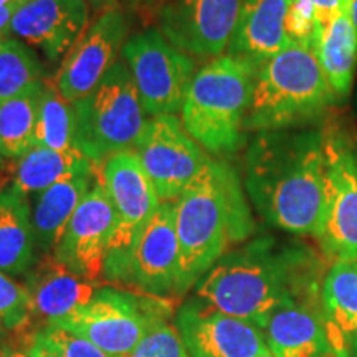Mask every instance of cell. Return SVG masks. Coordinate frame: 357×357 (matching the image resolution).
I'll return each mask as SVG.
<instances>
[{
  "mask_svg": "<svg viewBox=\"0 0 357 357\" xmlns=\"http://www.w3.org/2000/svg\"><path fill=\"white\" fill-rule=\"evenodd\" d=\"M245 189L270 225L318 238L324 217L323 129L258 132L245 155Z\"/></svg>",
  "mask_w": 357,
  "mask_h": 357,
  "instance_id": "cell-1",
  "label": "cell"
},
{
  "mask_svg": "<svg viewBox=\"0 0 357 357\" xmlns=\"http://www.w3.org/2000/svg\"><path fill=\"white\" fill-rule=\"evenodd\" d=\"M323 278L318 258L306 248L258 238L223 255L195 284V294L213 310L261 329L289 301H319Z\"/></svg>",
  "mask_w": 357,
  "mask_h": 357,
  "instance_id": "cell-2",
  "label": "cell"
},
{
  "mask_svg": "<svg viewBox=\"0 0 357 357\" xmlns=\"http://www.w3.org/2000/svg\"><path fill=\"white\" fill-rule=\"evenodd\" d=\"M176 231L177 294H182L227 255L230 245L252 235V213L234 167L208 158L199 176L176 200Z\"/></svg>",
  "mask_w": 357,
  "mask_h": 357,
  "instance_id": "cell-3",
  "label": "cell"
},
{
  "mask_svg": "<svg viewBox=\"0 0 357 357\" xmlns=\"http://www.w3.org/2000/svg\"><path fill=\"white\" fill-rule=\"evenodd\" d=\"M339 101L321 68L318 53L289 42L258 66L247 131H287L314 124Z\"/></svg>",
  "mask_w": 357,
  "mask_h": 357,
  "instance_id": "cell-4",
  "label": "cell"
},
{
  "mask_svg": "<svg viewBox=\"0 0 357 357\" xmlns=\"http://www.w3.org/2000/svg\"><path fill=\"white\" fill-rule=\"evenodd\" d=\"M257 70L252 61L227 53L195 73L182 105V124L208 153L231 154L242 147Z\"/></svg>",
  "mask_w": 357,
  "mask_h": 357,
  "instance_id": "cell-5",
  "label": "cell"
},
{
  "mask_svg": "<svg viewBox=\"0 0 357 357\" xmlns=\"http://www.w3.org/2000/svg\"><path fill=\"white\" fill-rule=\"evenodd\" d=\"M75 147L93 164L132 149L146 111L129 68L116 61L96 88L73 102Z\"/></svg>",
  "mask_w": 357,
  "mask_h": 357,
  "instance_id": "cell-6",
  "label": "cell"
},
{
  "mask_svg": "<svg viewBox=\"0 0 357 357\" xmlns=\"http://www.w3.org/2000/svg\"><path fill=\"white\" fill-rule=\"evenodd\" d=\"M166 319H171V305L164 298L100 288L88 305L55 323L111 357H128L155 324Z\"/></svg>",
  "mask_w": 357,
  "mask_h": 357,
  "instance_id": "cell-7",
  "label": "cell"
},
{
  "mask_svg": "<svg viewBox=\"0 0 357 357\" xmlns=\"http://www.w3.org/2000/svg\"><path fill=\"white\" fill-rule=\"evenodd\" d=\"M324 134V217L318 236L333 261H357V151L337 128Z\"/></svg>",
  "mask_w": 357,
  "mask_h": 357,
  "instance_id": "cell-8",
  "label": "cell"
},
{
  "mask_svg": "<svg viewBox=\"0 0 357 357\" xmlns=\"http://www.w3.org/2000/svg\"><path fill=\"white\" fill-rule=\"evenodd\" d=\"M123 56L147 114L154 118L182 109L195 77L192 56L174 47L158 29L129 38L123 47Z\"/></svg>",
  "mask_w": 357,
  "mask_h": 357,
  "instance_id": "cell-9",
  "label": "cell"
},
{
  "mask_svg": "<svg viewBox=\"0 0 357 357\" xmlns=\"http://www.w3.org/2000/svg\"><path fill=\"white\" fill-rule=\"evenodd\" d=\"M101 182L116 217L105 266V278L111 281L126 260L134 240L159 208L160 199L154 182L132 149L105 160Z\"/></svg>",
  "mask_w": 357,
  "mask_h": 357,
  "instance_id": "cell-10",
  "label": "cell"
},
{
  "mask_svg": "<svg viewBox=\"0 0 357 357\" xmlns=\"http://www.w3.org/2000/svg\"><path fill=\"white\" fill-rule=\"evenodd\" d=\"M132 151L154 182L160 202H176L208 160L174 114L146 121Z\"/></svg>",
  "mask_w": 357,
  "mask_h": 357,
  "instance_id": "cell-11",
  "label": "cell"
},
{
  "mask_svg": "<svg viewBox=\"0 0 357 357\" xmlns=\"http://www.w3.org/2000/svg\"><path fill=\"white\" fill-rule=\"evenodd\" d=\"M243 0H160L159 30L189 56H220L229 48Z\"/></svg>",
  "mask_w": 357,
  "mask_h": 357,
  "instance_id": "cell-12",
  "label": "cell"
},
{
  "mask_svg": "<svg viewBox=\"0 0 357 357\" xmlns=\"http://www.w3.org/2000/svg\"><path fill=\"white\" fill-rule=\"evenodd\" d=\"M111 281H121L149 296L164 298L171 293L177 294L176 202H160Z\"/></svg>",
  "mask_w": 357,
  "mask_h": 357,
  "instance_id": "cell-13",
  "label": "cell"
},
{
  "mask_svg": "<svg viewBox=\"0 0 357 357\" xmlns=\"http://www.w3.org/2000/svg\"><path fill=\"white\" fill-rule=\"evenodd\" d=\"M126 35L128 20L124 12L114 6L106 7L66 53L53 83L61 96L75 102L91 93L116 65V56L119 48L124 47Z\"/></svg>",
  "mask_w": 357,
  "mask_h": 357,
  "instance_id": "cell-14",
  "label": "cell"
},
{
  "mask_svg": "<svg viewBox=\"0 0 357 357\" xmlns=\"http://www.w3.org/2000/svg\"><path fill=\"white\" fill-rule=\"evenodd\" d=\"M114 225V208L101 177H96L70 218L53 257L83 278L101 284Z\"/></svg>",
  "mask_w": 357,
  "mask_h": 357,
  "instance_id": "cell-15",
  "label": "cell"
},
{
  "mask_svg": "<svg viewBox=\"0 0 357 357\" xmlns=\"http://www.w3.org/2000/svg\"><path fill=\"white\" fill-rule=\"evenodd\" d=\"M176 328L189 357H255L270 352L258 326L223 314L199 298L178 310Z\"/></svg>",
  "mask_w": 357,
  "mask_h": 357,
  "instance_id": "cell-16",
  "label": "cell"
},
{
  "mask_svg": "<svg viewBox=\"0 0 357 357\" xmlns=\"http://www.w3.org/2000/svg\"><path fill=\"white\" fill-rule=\"evenodd\" d=\"M83 0H24L12 19L10 33L38 48L48 60L68 53L88 25Z\"/></svg>",
  "mask_w": 357,
  "mask_h": 357,
  "instance_id": "cell-17",
  "label": "cell"
},
{
  "mask_svg": "<svg viewBox=\"0 0 357 357\" xmlns=\"http://www.w3.org/2000/svg\"><path fill=\"white\" fill-rule=\"evenodd\" d=\"M25 287L32 296L33 318L38 331L88 305L101 284L75 273L53 255H43L26 273Z\"/></svg>",
  "mask_w": 357,
  "mask_h": 357,
  "instance_id": "cell-18",
  "label": "cell"
},
{
  "mask_svg": "<svg viewBox=\"0 0 357 357\" xmlns=\"http://www.w3.org/2000/svg\"><path fill=\"white\" fill-rule=\"evenodd\" d=\"M266 346L275 357H328L319 301H289L261 326Z\"/></svg>",
  "mask_w": 357,
  "mask_h": 357,
  "instance_id": "cell-19",
  "label": "cell"
},
{
  "mask_svg": "<svg viewBox=\"0 0 357 357\" xmlns=\"http://www.w3.org/2000/svg\"><path fill=\"white\" fill-rule=\"evenodd\" d=\"M289 0H243L229 55L260 66L289 43L284 29Z\"/></svg>",
  "mask_w": 357,
  "mask_h": 357,
  "instance_id": "cell-20",
  "label": "cell"
},
{
  "mask_svg": "<svg viewBox=\"0 0 357 357\" xmlns=\"http://www.w3.org/2000/svg\"><path fill=\"white\" fill-rule=\"evenodd\" d=\"M95 166L71 174L38 194L32 212V225L35 247L43 255H53L70 218L91 190L96 181Z\"/></svg>",
  "mask_w": 357,
  "mask_h": 357,
  "instance_id": "cell-21",
  "label": "cell"
},
{
  "mask_svg": "<svg viewBox=\"0 0 357 357\" xmlns=\"http://www.w3.org/2000/svg\"><path fill=\"white\" fill-rule=\"evenodd\" d=\"M35 250L29 195L13 184L0 187V271L10 276L29 273Z\"/></svg>",
  "mask_w": 357,
  "mask_h": 357,
  "instance_id": "cell-22",
  "label": "cell"
},
{
  "mask_svg": "<svg viewBox=\"0 0 357 357\" xmlns=\"http://www.w3.org/2000/svg\"><path fill=\"white\" fill-rule=\"evenodd\" d=\"M319 303L324 324L357 357V261H333L324 273Z\"/></svg>",
  "mask_w": 357,
  "mask_h": 357,
  "instance_id": "cell-23",
  "label": "cell"
},
{
  "mask_svg": "<svg viewBox=\"0 0 357 357\" xmlns=\"http://www.w3.org/2000/svg\"><path fill=\"white\" fill-rule=\"evenodd\" d=\"M318 58L333 93L337 100H346L352 91L357 66V32L347 3L321 32Z\"/></svg>",
  "mask_w": 357,
  "mask_h": 357,
  "instance_id": "cell-24",
  "label": "cell"
},
{
  "mask_svg": "<svg viewBox=\"0 0 357 357\" xmlns=\"http://www.w3.org/2000/svg\"><path fill=\"white\" fill-rule=\"evenodd\" d=\"M95 166L75 147L71 151H53L33 146L29 153L15 160L12 184L25 195L40 194L61 178L83 169Z\"/></svg>",
  "mask_w": 357,
  "mask_h": 357,
  "instance_id": "cell-25",
  "label": "cell"
},
{
  "mask_svg": "<svg viewBox=\"0 0 357 357\" xmlns=\"http://www.w3.org/2000/svg\"><path fill=\"white\" fill-rule=\"evenodd\" d=\"M45 82L0 102V164L17 160L35 146L40 100Z\"/></svg>",
  "mask_w": 357,
  "mask_h": 357,
  "instance_id": "cell-26",
  "label": "cell"
},
{
  "mask_svg": "<svg viewBox=\"0 0 357 357\" xmlns=\"http://www.w3.org/2000/svg\"><path fill=\"white\" fill-rule=\"evenodd\" d=\"M35 146L60 153L75 149L73 102L65 100L55 84L45 83L35 129Z\"/></svg>",
  "mask_w": 357,
  "mask_h": 357,
  "instance_id": "cell-27",
  "label": "cell"
},
{
  "mask_svg": "<svg viewBox=\"0 0 357 357\" xmlns=\"http://www.w3.org/2000/svg\"><path fill=\"white\" fill-rule=\"evenodd\" d=\"M33 52L17 38H0V102L22 95L42 82Z\"/></svg>",
  "mask_w": 357,
  "mask_h": 357,
  "instance_id": "cell-28",
  "label": "cell"
},
{
  "mask_svg": "<svg viewBox=\"0 0 357 357\" xmlns=\"http://www.w3.org/2000/svg\"><path fill=\"white\" fill-rule=\"evenodd\" d=\"M0 324L6 333H17L19 336L35 326L33 305L29 288L2 271H0Z\"/></svg>",
  "mask_w": 357,
  "mask_h": 357,
  "instance_id": "cell-29",
  "label": "cell"
},
{
  "mask_svg": "<svg viewBox=\"0 0 357 357\" xmlns=\"http://www.w3.org/2000/svg\"><path fill=\"white\" fill-rule=\"evenodd\" d=\"M284 29L289 42L303 45L318 53L323 26L310 0H289Z\"/></svg>",
  "mask_w": 357,
  "mask_h": 357,
  "instance_id": "cell-30",
  "label": "cell"
},
{
  "mask_svg": "<svg viewBox=\"0 0 357 357\" xmlns=\"http://www.w3.org/2000/svg\"><path fill=\"white\" fill-rule=\"evenodd\" d=\"M128 357H189L176 324L160 321Z\"/></svg>",
  "mask_w": 357,
  "mask_h": 357,
  "instance_id": "cell-31",
  "label": "cell"
},
{
  "mask_svg": "<svg viewBox=\"0 0 357 357\" xmlns=\"http://www.w3.org/2000/svg\"><path fill=\"white\" fill-rule=\"evenodd\" d=\"M38 331L55 346L61 357H111L93 342H89L88 339L78 336L77 333L70 331L65 326L52 323Z\"/></svg>",
  "mask_w": 357,
  "mask_h": 357,
  "instance_id": "cell-32",
  "label": "cell"
},
{
  "mask_svg": "<svg viewBox=\"0 0 357 357\" xmlns=\"http://www.w3.org/2000/svg\"><path fill=\"white\" fill-rule=\"evenodd\" d=\"M26 349H29L30 357H61L60 352L55 349V346L40 331L29 334Z\"/></svg>",
  "mask_w": 357,
  "mask_h": 357,
  "instance_id": "cell-33",
  "label": "cell"
},
{
  "mask_svg": "<svg viewBox=\"0 0 357 357\" xmlns=\"http://www.w3.org/2000/svg\"><path fill=\"white\" fill-rule=\"evenodd\" d=\"M310 2L314 6L319 24L324 29V26L328 25L342 8H344L347 0H310Z\"/></svg>",
  "mask_w": 357,
  "mask_h": 357,
  "instance_id": "cell-34",
  "label": "cell"
},
{
  "mask_svg": "<svg viewBox=\"0 0 357 357\" xmlns=\"http://www.w3.org/2000/svg\"><path fill=\"white\" fill-rule=\"evenodd\" d=\"M26 339L29 336H20L19 341L0 339V357H30L26 349Z\"/></svg>",
  "mask_w": 357,
  "mask_h": 357,
  "instance_id": "cell-35",
  "label": "cell"
},
{
  "mask_svg": "<svg viewBox=\"0 0 357 357\" xmlns=\"http://www.w3.org/2000/svg\"><path fill=\"white\" fill-rule=\"evenodd\" d=\"M326 336H328V342H329V356L328 357H352V354L347 351V347L342 342V339L339 334L334 331L333 328L326 326Z\"/></svg>",
  "mask_w": 357,
  "mask_h": 357,
  "instance_id": "cell-36",
  "label": "cell"
},
{
  "mask_svg": "<svg viewBox=\"0 0 357 357\" xmlns=\"http://www.w3.org/2000/svg\"><path fill=\"white\" fill-rule=\"evenodd\" d=\"M20 3H12V6L0 7V38H6L7 35L10 33L12 19L13 15H15L17 8H19Z\"/></svg>",
  "mask_w": 357,
  "mask_h": 357,
  "instance_id": "cell-37",
  "label": "cell"
},
{
  "mask_svg": "<svg viewBox=\"0 0 357 357\" xmlns=\"http://www.w3.org/2000/svg\"><path fill=\"white\" fill-rule=\"evenodd\" d=\"M347 12H349L351 22L357 32V0H347Z\"/></svg>",
  "mask_w": 357,
  "mask_h": 357,
  "instance_id": "cell-38",
  "label": "cell"
},
{
  "mask_svg": "<svg viewBox=\"0 0 357 357\" xmlns=\"http://www.w3.org/2000/svg\"><path fill=\"white\" fill-rule=\"evenodd\" d=\"M83 2L91 3V6L95 7H105L106 3H111V0H83Z\"/></svg>",
  "mask_w": 357,
  "mask_h": 357,
  "instance_id": "cell-39",
  "label": "cell"
},
{
  "mask_svg": "<svg viewBox=\"0 0 357 357\" xmlns=\"http://www.w3.org/2000/svg\"><path fill=\"white\" fill-rule=\"evenodd\" d=\"M20 2H24V0H0V7L12 6V3H20Z\"/></svg>",
  "mask_w": 357,
  "mask_h": 357,
  "instance_id": "cell-40",
  "label": "cell"
},
{
  "mask_svg": "<svg viewBox=\"0 0 357 357\" xmlns=\"http://www.w3.org/2000/svg\"><path fill=\"white\" fill-rule=\"evenodd\" d=\"M255 357H275L271 352H268V354H261V356H255Z\"/></svg>",
  "mask_w": 357,
  "mask_h": 357,
  "instance_id": "cell-41",
  "label": "cell"
},
{
  "mask_svg": "<svg viewBox=\"0 0 357 357\" xmlns=\"http://www.w3.org/2000/svg\"><path fill=\"white\" fill-rule=\"evenodd\" d=\"M3 334H6V331H3V328H2V324H0V337L3 336Z\"/></svg>",
  "mask_w": 357,
  "mask_h": 357,
  "instance_id": "cell-42",
  "label": "cell"
},
{
  "mask_svg": "<svg viewBox=\"0 0 357 357\" xmlns=\"http://www.w3.org/2000/svg\"><path fill=\"white\" fill-rule=\"evenodd\" d=\"M151 3H158V2H160V0H149Z\"/></svg>",
  "mask_w": 357,
  "mask_h": 357,
  "instance_id": "cell-43",
  "label": "cell"
},
{
  "mask_svg": "<svg viewBox=\"0 0 357 357\" xmlns=\"http://www.w3.org/2000/svg\"><path fill=\"white\" fill-rule=\"evenodd\" d=\"M126 2H131L132 3V2H136V0H126Z\"/></svg>",
  "mask_w": 357,
  "mask_h": 357,
  "instance_id": "cell-44",
  "label": "cell"
}]
</instances>
